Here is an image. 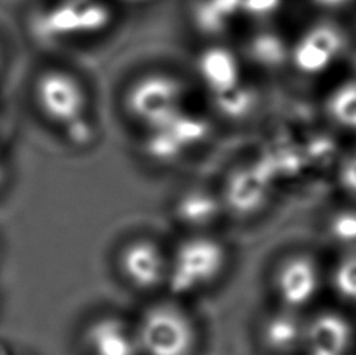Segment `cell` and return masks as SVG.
<instances>
[{"mask_svg": "<svg viewBox=\"0 0 356 355\" xmlns=\"http://www.w3.org/2000/svg\"><path fill=\"white\" fill-rule=\"evenodd\" d=\"M341 185L346 191L352 196H356V150L347 157L339 173Z\"/></svg>", "mask_w": 356, "mask_h": 355, "instance_id": "obj_18", "label": "cell"}, {"mask_svg": "<svg viewBox=\"0 0 356 355\" xmlns=\"http://www.w3.org/2000/svg\"><path fill=\"white\" fill-rule=\"evenodd\" d=\"M344 38L341 30L325 27H313L302 36L296 44L294 56L296 65L305 72H316L323 68H328L330 61L336 60L341 52Z\"/></svg>", "mask_w": 356, "mask_h": 355, "instance_id": "obj_13", "label": "cell"}, {"mask_svg": "<svg viewBox=\"0 0 356 355\" xmlns=\"http://www.w3.org/2000/svg\"><path fill=\"white\" fill-rule=\"evenodd\" d=\"M118 269L122 281L136 293H156L166 290L169 253L155 239L133 238L120 247Z\"/></svg>", "mask_w": 356, "mask_h": 355, "instance_id": "obj_7", "label": "cell"}, {"mask_svg": "<svg viewBox=\"0 0 356 355\" xmlns=\"http://www.w3.org/2000/svg\"><path fill=\"white\" fill-rule=\"evenodd\" d=\"M309 2L314 8L328 16L348 11L356 5V0H309Z\"/></svg>", "mask_w": 356, "mask_h": 355, "instance_id": "obj_19", "label": "cell"}, {"mask_svg": "<svg viewBox=\"0 0 356 355\" xmlns=\"http://www.w3.org/2000/svg\"><path fill=\"white\" fill-rule=\"evenodd\" d=\"M270 182L257 168H243L234 171L227 179L222 204L239 216H250L258 213L269 199Z\"/></svg>", "mask_w": 356, "mask_h": 355, "instance_id": "obj_12", "label": "cell"}, {"mask_svg": "<svg viewBox=\"0 0 356 355\" xmlns=\"http://www.w3.org/2000/svg\"><path fill=\"white\" fill-rule=\"evenodd\" d=\"M270 287L278 307L302 312L319 296L321 266L308 252L288 253L273 268Z\"/></svg>", "mask_w": 356, "mask_h": 355, "instance_id": "obj_6", "label": "cell"}, {"mask_svg": "<svg viewBox=\"0 0 356 355\" xmlns=\"http://www.w3.org/2000/svg\"><path fill=\"white\" fill-rule=\"evenodd\" d=\"M38 109L60 130L80 118L89 116V97L79 77L65 69H46L33 86Z\"/></svg>", "mask_w": 356, "mask_h": 355, "instance_id": "obj_5", "label": "cell"}, {"mask_svg": "<svg viewBox=\"0 0 356 355\" xmlns=\"http://www.w3.org/2000/svg\"><path fill=\"white\" fill-rule=\"evenodd\" d=\"M141 355H197L200 329L178 297L150 302L133 321Z\"/></svg>", "mask_w": 356, "mask_h": 355, "instance_id": "obj_1", "label": "cell"}, {"mask_svg": "<svg viewBox=\"0 0 356 355\" xmlns=\"http://www.w3.org/2000/svg\"><path fill=\"white\" fill-rule=\"evenodd\" d=\"M355 343V329L344 313L323 310L307 320L305 352L307 355H348Z\"/></svg>", "mask_w": 356, "mask_h": 355, "instance_id": "obj_9", "label": "cell"}, {"mask_svg": "<svg viewBox=\"0 0 356 355\" xmlns=\"http://www.w3.org/2000/svg\"><path fill=\"white\" fill-rule=\"evenodd\" d=\"M8 183V166L2 157H0V191L6 187Z\"/></svg>", "mask_w": 356, "mask_h": 355, "instance_id": "obj_20", "label": "cell"}, {"mask_svg": "<svg viewBox=\"0 0 356 355\" xmlns=\"http://www.w3.org/2000/svg\"><path fill=\"white\" fill-rule=\"evenodd\" d=\"M205 127L199 119L180 111L156 127L145 130L144 154L156 163H170L202 138Z\"/></svg>", "mask_w": 356, "mask_h": 355, "instance_id": "obj_8", "label": "cell"}, {"mask_svg": "<svg viewBox=\"0 0 356 355\" xmlns=\"http://www.w3.org/2000/svg\"><path fill=\"white\" fill-rule=\"evenodd\" d=\"M220 204L205 191H191L183 194L175 205V216L178 223L193 229H202L211 224L218 216Z\"/></svg>", "mask_w": 356, "mask_h": 355, "instance_id": "obj_14", "label": "cell"}, {"mask_svg": "<svg viewBox=\"0 0 356 355\" xmlns=\"http://www.w3.org/2000/svg\"><path fill=\"white\" fill-rule=\"evenodd\" d=\"M83 347L86 355H141L133 321L118 315H104L89 322Z\"/></svg>", "mask_w": 356, "mask_h": 355, "instance_id": "obj_11", "label": "cell"}, {"mask_svg": "<svg viewBox=\"0 0 356 355\" xmlns=\"http://www.w3.org/2000/svg\"><path fill=\"white\" fill-rule=\"evenodd\" d=\"M228 260L230 253L224 241L208 233H191L169 255L166 290L178 299L200 293L219 281Z\"/></svg>", "mask_w": 356, "mask_h": 355, "instance_id": "obj_2", "label": "cell"}, {"mask_svg": "<svg viewBox=\"0 0 356 355\" xmlns=\"http://www.w3.org/2000/svg\"><path fill=\"white\" fill-rule=\"evenodd\" d=\"M305 326L307 320L300 312L277 306L258 322V345L267 355H294L305 351Z\"/></svg>", "mask_w": 356, "mask_h": 355, "instance_id": "obj_10", "label": "cell"}, {"mask_svg": "<svg viewBox=\"0 0 356 355\" xmlns=\"http://www.w3.org/2000/svg\"><path fill=\"white\" fill-rule=\"evenodd\" d=\"M0 65H2V47H0Z\"/></svg>", "mask_w": 356, "mask_h": 355, "instance_id": "obj_21", "label": "cell"}, {"mask_svg": "<svg viewBox=\"0 0 356 355\" xmlns=\"http://www.w3.org/2000/svg\"><path fill=\"white\" fill-rule=\"evenodd\" d=\"M330 233L344 244H356V212H342L333 216Z\"/></svg>", "mask_w": 356, "mask_h": 355, "instance_id": "obj_17", "label": "cell"}, {"mask_svg": "<svg viewBox=\"0 0 356 355\" xmlns=\"http://www.w3.org/2000/svg\"><path fill=\"white\" fill-rule=\"evenodd\" d=\"M63 136L66 141L77 149H85L88 145H91L95 139V124L92 120V116H85L77 120H74L72 124L61 130Z\"/></svg>", "mask_w": 356, "mask_h": 355, "instance_id": "obj_16", "label": "cell"}, {"mask_svg": "<svg viewBox=\"0 0 356 355\" xmlns=\"http://www.w3.org/2000/svg\"><path fill=\"white\" fill-rule=\"evenodd\" d=\"M332 283L342 301L356 303V253H347L334 266Z\"/></svg>", "mask_w": 356, "mask_h": 355, "instance_id": "obj_15", "label": "cell"}, {"mask_svg": "<svg viewBox=\"0 0 356 355\" xmlns=\"http://www.w3.org/2000/svg\"><path fill=\"white\" fill-rule=\"evenodd\" d=\"M114 10L106 0H56L38 13L35 33L47 41L88 36L113 22Z\"/></svg>", "mask_w": 356, "mask_h": 355, "instance_id": "obj_4", "label": "cell"}, {"mask_svg": "<svg viewBox=\"0 0 356 355\" xmlns=\"http://www.w3.org/2000/svg\"><path fill=\"white\" fill-rule=\"evenodd\" d=\"M186 88L168 72L139 75L124 93V110L144 130L156 127L183 111Z\"/></svg>", "mask_w": 356, "mask_h": 355, "instance_id": "obj_3", "label": "cell"}]
</instances>
